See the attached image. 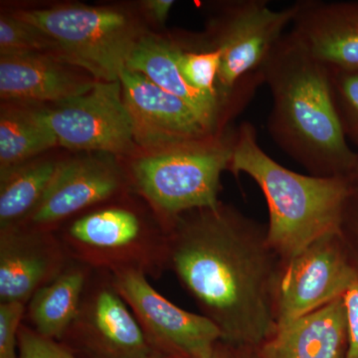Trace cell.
I'll return each instance as SVG.
<instances>
[{"instance_id": "1", "label": "cell", "mask_w": 358, "mask_h": 358, "mask_svg": "<svg viewBox=\"0 0 358 358\" xmlns=\"http://www.w3.org/2000/svg\"><path fill=\"white\" fill-rule=\"evenodd\" d=\"M281 262L267 227L230 205L186 212L169 227V270L217 327L221 341L236 350H255L277 329Z\"/></svg>"}, {"instance_id": "2", "label": "cell", "mask_w": 358, "mask_h": 358, "mask_svg": "<svg viewBox=\"0 0 358 358\" xmlns=\"http://www.w3.org/2000/svg\"><path fill=\"white\" fill-rule=\"evenodd\" d=\"M262 73L273 101L267 128L278 147L310 176L346 178L358 154L343 133L329 68L289 31L271 51Z\"/></svg>"}, {"instance_id": "3", "label": "cell", "mask_w": 358, "mask_h": 358, "mask_svg": "<svg viewBox=\"0 0 358 358\" xmlns=\"http://www.w3.org/2000/svg\"><path fill=\"white\" fill-rule=\"evenodd\" d=\"M229 171L247 174L262 190L268 209V243L282 262L320 238L343 232L353 195L348 179L301 174L281 166L261 148L250 122L235 131Z\"/></svg>"}, {"instance_id": "4", "label": "cell", "mask_w": 358, "mask_h": 358, "mask_svg": "<svg viewBox=\"0 0 358 358\" xmlns=\"http://www.w3.org/2000/svg\"><path fill=\"white\" fill-rule=\"evenodd\" d=\"M110 201L70 219L55 234L72 260L110 273L133 270L157 279L169 270V228L133 205Z\"/></svg>"}, {"instance_id": "5", "label": "cell", "mask_w": 358, "mask_h": 358, "mask_svg": "<svg viewBox=\"0 0 358 358\" xmlns=\"http://www.w3.org/2000/svg\"><path fill=\"white\" fill-rule=\"evenodd\" d=\"M234 138L235 131L209 136L136 159L131 166L134 189L167 228L186 212L215 208Z\"/></svg>"}, {"instance_id": "6", "label": "cell", "mask_w": 358, "mask_h": 358, "mask_svg": "<svg viewBox=\"0 0 358 358\" xmlns=\"http://www.w3.org/2000/svg\"><path fill=\"white\" fill-rule=\"evenodd\" d=\"M296 13V2L273 9L267 0H233L211 21L210 44L221 53L219 89L238 113L264 84V63Z\"/></svg>"}, {"instance_id": "7", "label": "cell", "mask_w": 358, "mask_h": 358, "mask_svg": "<svg viewBox=\"0 0 358 358\" xmlns=\"http://www.w3.org/2000/svg\"><path fill=\"white\" fill-rule=\"evenodd\" d=\"M13 14L55 42L61 60L88 71L98 81H119L141 37L128 13L110 7L66 6Z\"/></svg>"}, {"instance_id": "8", "label": "cell", "mask_w": 358, "mask_h": 358, "mask_svg": "<svg viewBox=\"0 0 358 358\" xmlns=\"http://www.w3.org/2000/svg\"><path fill=\"white\" fill-rule=\"evenodd\" d=\"M58 341L78 358H148L155 353L112 273L94 268L76 315Z\"/></svg>"}, {"instance_id": "9", "label": "cell", "mask_w": 358, "mask_h": 358, "mask_svg": "<svg viewBox=\"0 0 358 358\" xmlns=\"http://www.w3.org/2000/svg\"><path fill=\"white\" fill-rule=\"evenodd\" d=\"M343 233L327 235L281 262L275 291L277 329L343 298L358 271L343 248Z\"/></svg>"}, {"instance_id": "10", "label": "cell", "mask_w": 358, "mask_h": 358, "mask_svg": "<svg viewBox=\"0 0 358 358\" xmlns=\"http://www.w3.org/2000/svg\"><path fill=\"white\" fill-rule=\"evenodd\" d=\"M112 275L115 288L155 353L174 358H201L222 338L211 320L167 300L152 288L143 273L121 270Z\"/></svg>"}, {"instance_id": "11", "label": "cell", "mask_w": 358, "mask_h": 358, "mask_svg": "<svg viewBox=\"0 0 358 358\" xmlns=\"http://www.w3.org/2000/svg\"><path fill=\"white\" fill-rule=\"evenodd\" d=\"M43 113L58 145L71 150L128 154L136 145L120 80L96 81L86 94L56 103Z\"/></svg>"}, {"instance_id": "12", "label": "cell", "mask_w": 358, "mask_h": 358, "mask_svg": "<svg viewBox=\"0 0 358 358\" xmlns=\"http://www.w3.org/2000/svg\"><path fill=\"white\" fill-rule=\"evenodd\" d=\"M126 176L112 159L86 157L58 162L43 197L18 225L56 230L70 219L122 196Z\"/></svg>"}, {"instance_id": "13", "label": "cell", "mask_w": 358, "mask_h": 358, "mask_svg": "<svg viewBox=\"0 0 358 358\" xmlns=\"http://www.w3.org/2000/svg\"><path fill=\"white\" fill-rule=\"evenodd\" d=\"M120 81L133 122L134 141L141 147L162 152L215 136L189 106L145 75L124 68Z\"/></svg>"}, {"instance_id": "14", "label": "cell", "mask_w": 358, "mask_h": 358, "mask_svg": "<svg viewBox=\"0 0 358 358\" xmlns=\"http://www.w3.org/2000/svg\"><path fill=\"white\" fill-rule=\"evenodd\" d=\"M70 261L55 232L24 225L0 228V303L27 305Z\"/></svg>"}, {"instance_id": "15", "label": "cell", "mask_w": 358, "mask_h": 358, "mask_svg": "<svg viewBox=\"0 0 358 358\" xmlns=\"http://www.w3.org/2000/svg\"><path fill=\"white\" fill-rule=\"evenodd\" d=\"M291 33L329 70L358 72V1L298 0Z\"/></svg>"}, {"instance_id": "16", "label": "cell", "mask_w": 358, "mask_h": 358, "mask_svg": "<svg viewBox=\"0 0 358 358\" xmlns=\"http://www.w3.org/2000/svg\"><path fill=\"white\" fill-rule=\"evenodd\" d=\"M70 66L50 54L0 55V96L6 100L59 103L86 94L98 80L81 76Z\"/></svg>"}, {"instance_id": "17", "label": "cell", "mask_w": 358, "mask_h": 358, "mask_svg": "<svg viewBox=\"0 0 358 358\" xmlns=\"http://www.w3.org/2000/svg\"><path fill=\"white\" fill-rule=\"evenodd\" d=\"M181 45L173 40L141 35L127 60V69L145 75L159 88L189 106L209 133L219 136L232 112L221 101L200 93L185 81L178 67Z\"/></svg>"}, {"instance_id": "18", "label": "cell", "mask_w": 358, "mask_h": 358, "mask_svg": "<svg viewBox=\"0 0 358 358\" xmlns=\"http://www.w3.org/2000/svg\"><path fill=\"white\" fill-rule=\"evenodd\" d=\"M343 298L275 329L253 350L256 358H343L348 350Z\"/></svg>"}, {"instance_id": "19", "label": "cell", "mask_w": 358, "mask_h": 358, "mask_svg": "<svg viewBox=\"0 0 358 358\" xmlns=\"http://www.w3.org/2000/svg\"><path fill=\"white\" fill-rule=\"evenodd\" d=\"M92 268L72 260L36 292L25 307L23 322L45 338L59 341L81 303Z\"/></svg>"}, {"instance_id": "20", "label": "cell", "mask_w": 358, "mask_h": 358, "mask_svg": "<svg viewBox=\"0 0 358 358\" xmlns=\"http://www.w3.org/2000/svg\"><path fill=\"white\" fill-rule=\"evenodd\" d=\"M58 145L43 110L2 106L0 113V173L30 162Z\"/></svg>"}, {"instance_id": "21", "label": "cell", "mask_w": 358, "mask_h": 358, "mask_svg": "<svg viewBox=\"0 0 358 358\" xmlns=\"http://www.w3.org/2000/svg\"><path fill=\"white\" fill-rule=\"evenodd\" d=\"M58 162L37 160L0 173V228L18 225L38 205Z\"/></svg>"}, {"instance_id": "22", "label": "cell", "mask_w": 358, "mask_h": 358, "mask_svg": "<svg viewBox=\"0 0 358 358\" xmlns=\"http://www.w3.org/2000/svg\"><path fill=\"white\" fill-rule=\"evenodd\" d=\"M220 66V51L211 44L199 50L181 46L178 67L185 81L200 93L221 101L236 117L239 113L225 100L219 89Z\"/></svg>"}, {"instance_id": "23", "label": "cell", "mask_w": 358, "mask_h": 358, "mask_svg": "<svg viewBox=\"0 0 358 358\" xmlns=\"http://www.w3.org/2000/svg\"><path fill=\"white\" fill-rule=\"evenodd\" d=\"M18 53H45L60 58L57 45L41 30L13 14H2L0 17V55Z\"/></svg>"}, {"instance_id": "24", "label": "cell", "mask_w": 358, "mask_h": 358, "mask_svg": "<svg viewBox=\"0 0 358 358\" xmlns=\"http://www.w3.org/2000/svg\"><path fill=\"white\" fill-rule=\"evenodd\" d=\"M334 103L346 140L358 148V72L329 70Z\"/></svg>"}, {"instance_id": "25", "label": "cell", "mask_w": 358, "mask_h": 358, "mask_svg": "<svg viewBox=\"0 0 358 358\" xmlns=\"http://www.w3.org/2000/svg\"><path fill=\"white\" fill-rule=\"evenodd\" d=\"M17 341L18 358H78L60 341L45 338L23 322Z\"/></svg>"}, {"instance_id": "26", "label": "cell", "mask_w": 358, "mask_h": 358, "mask_svg": "<svg viewBox=\"0 0 358 358\" xmlns=\"http://www.w3.org/2000/svg\"><path fill=\"white\" fill-rule=\"evenodd\" d=\"M25 307L18 303H0V358H18V331Z\"/></svg>"}, {"instance_id": "27", "label": "cell", "mask_w": 358, "mask_h": 358, "mask_svg": "<svg viewBox=\"0 0 358 358\" xmlns=\"http://www.w3.org/2000/svg\"><path fill=\"white\" fill-rule=\"evenodd\" d=\"M348 317V343L345 358H358V282L343 296Z\"/></svg>"}, {"instance_id": "28", "label": "cell", "mask_w": 358, "mask_h": 358, "mask_svg": "<svg viewBox=\"0 0 358 358\" xmlns=\"http://www.w3.org/2000/svg\"><path fill=\"white\" fill-rule=\"evenodd\" d=\"M174 3L173 0H148L145 2V6L155 20L164 24Z\"/></svg>"}, {"instance_id": "29", "label": "cell", "mask_w": 358, "mask_h": 358, "mask_svg": "<svg viewBox=\"0 0 358 358\" xmlns=\"http://www.w3.org/2000/svg\"><path fill=\"white\" fill-rule=\"evenodd\" d=\"M201 358H241L236 348H232L222 341L214 343L202 355Z\"/></svg>"}, {"instance_id": "30", "label": "cell", "mask_w": 358, "mask_h": 358, "mask_svg": "<svg viewBox=\"0 0 358 358\" xmlns=\"http://www.w3.org/2000/svg\"><path fill=\"white\" fill-rule=\"evenodd\" d=\"M346 178L352 185L353 193L358 195V159L355 166H353L352 171L346 176Z\"/></svg>"}, {"instance_id": "31", "label": "cell", "mask_w": 358, "mask_h": 358, "mask_svg": "<svg viewBox=\"0 0 358 358\" xmlns=\"http://www.w3.org/2000/svg\"><path fill=\"white\" fill-rule=\"evenodd\" d=\"M241 358H256L252 350H237Z\"/></svg>"}, {"instance_id": "32", "label": "cell", "mask_w": 358, "mask_h": 358, "mask_svg": "<svg viewBox=\"0 0 358 358\" xmlns=\"http://www.w3.org/2000/svg\"><path fill=\"white\" fill-rule=\"evenodd\" d=\"M148 358H174V357H166V355H159V353H155V355H152V357H150Z\"/></svg>"}, {"instance_id": "33", "label": "cell", "mask_w": 358, "mask_h": 358, "mask_svg": "<svg viewBox=\"0 0 358 358\" xmlns=\"http://www.w3.org/2000/svg\"><path fill=\"white\" fill-rule=\"evenodd\" d=\"M355 218H357V226L358 227V215H357V217H355Z\"/></svg>"}]
</instances>
